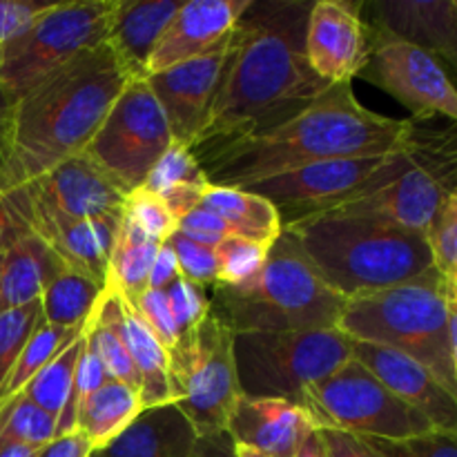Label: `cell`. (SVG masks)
I'll use <instances>...</instances> for the list:
<instances>
[{
    "mask_svg": "<svg viewBox=\"0 0 457 457\" xmlns=\"http://www.w3.org/2000/svg\"><path fill=\"white\" fill-rule=\"evenodd\" d=\"M83 342L85 333L80 335L67 351H62L52 364L45 366V369L21 391L27 400H31L36 406H40L45 413H49L56 420L58 415H61L62 406H65L67 397H70L71 384H74L76 364H79V355L80 351H83Z\"/></svg>",
    "mask_w": 457,
    "mask_h": 457,
    "instance_id": "33",
    "label": "cell"
},
{
    "mask_svg": "<svg viewBox=\"0 0 457 457\" xmlns=\"http://www.w3.org/2000/svg\"><path fill=\"white\" fill-rule=\"evenodd\" d=\"M311 428L308 413L293 402L241 395L228 418L226 433L235 445L263 455L295 457Z\"/></svg>",
    "mask_w": 457,
    "mask_h": 457,
    "instance_id": "22",
    "label": "cell"
},
{
    "mask_svg": "<svg viewBox=\"0 0 457 457\" xmlns=\"http://www.w3.org/2000/svg\"><path fill=\"white\" fill-rule=\"evenodd\" d=\"M172 141L159 101L147 80L138 76L125 85L83 154L116 187L129 195L145 183Z\"/></svg>",
    "mask_w": 457,
    "mask_h": 457,
    "instance_id": "12",
    "label": "cell"
},
{
    "mask_svg": "<svg viewBox=\"0 0 457 457\" xmlns=\"http://www.w3.org/2000/svg\"><path fill=\"white\" fill-rule=\"evenodd\" d=\"M116 0L52 3L0 49V83L16 98L83 52L105 43Z\"/></svg>",
    "mask_w": 457,
    "mask_h": 457,
    "instance_id": "9",
    "label": "cell"
},
{
    "mask_svg": "<svg viewBox=\"0 0 457 457\" xmlns=\"http://www.w3.org/2000/svg\"><path fill=\"white\" fill-rule=\"evenodd\" d=\"M132 79L105 40L27 92L16 103L12 152L0 174V195L80 154Z\"/></svg>",
    "mask_w": 457,
    "mask_h": 457,
    "instance_id": "3",
    "label": "cell"
},
{
    "mask_svg": "<svg viewBox=\"0 0 457 457\" xmlns=\"http://www.w3.org/2000/svg\"><path fill=\"white\" fill-rule=\"evenodd\" d=\"M228 36L221 45L192 61L145 76L152 94L168 119L172 138L192 147L204 129L226 61Z\"/></svg>",
    "mask_w": 457,
    "mask_h": 457,
    "instance_id": "17",
    "label": "cell"
},
{
    "mask_svg": "<svg viewBox=\"0 0 457 457\" xmlns=\"http://www.w3.org/2000/svg\"><path fill=\"white\" fill-rule=\"evenodd\" d=\"M201 208L219 214L235 235L272 245L284 230V221L275 205L245 187L210 186L204 192Z\"/></svg>",
    "mask_w": 457,
    "mask_h": 457,
    "instance_id": "27",
    "label": "cell"
},
{
    "mask_svg": "<svg viewBox=\"0 0 457 457\" xmlns=\"http://www.w3.org/2000/svg\"><path fill=\"white\" fill-rule=\"evenodd\" d=\"M235 453H237V457H270V455H263V453H259V451L248 449V446H241V445H235Z\"/></svg>",
    "mask_w": 457,
    "mask_h": 457,
    "instance_id": "56",
    "label": "cell"
},
{
    "mask_svg": "<svg viewBox=\"0 0 457 457\" xmlns=\"http://www.w3.org/2000/svg\"><path fill=\"white\" fill-rule=\"evenodd\" d=\"M170 357V391L196 436H214L228 427L241 397L235 366V333L212 311L195 337L179 342Z\"/></svg>",
    "mask_w": 457,
    "mask_h": 457,
    "instance_id": "10",
    "label": "cell"
},
{
    "mask_svg": "<svg viewBox=\"0 0 457 457\" xmlns=\"http://www.w3.org/2000/svg\"><path fill=\"white\" fill-rule=\"evenodd\" d=\"M38 451L25 445H0V457H36Z\"/></svg>",
    "mask_w": 457,
    "mask_h": 457,
    "instance_id": "55",
    "label": "cell"
},
{
    "mask_svg": "<svg viewBox=\"0 0 457 457\" xmlns=\"http://www.w3.org/2000/svg\"><path fill=\"white\" fill-rule=\"evenodd\" d=\"M306 0H253L228 40L221 79L192 150L223 145L288 123L330 83L306 56Z\"/></svg>",
    "mask_w": 457,
    "mask_h": 457,
    "instance_id": "1",
    "label": "cell"
},
{
    "mask_svg": "<svg viewBox=\"0 0 457 457\" xmlns=\"http://www.w3.org/2000/svg\"><path fill=\"white\" fill-rule=\"evenodd\" d=\"M13 114H16V98L0 83V174L9 161V152H12Z\"/></svg>",
    "mask_w": 457,
    "mask_h": 457,
    "instance_id": "51",
    "label": "cell"
},
{
    "mask_svg": "<svg viewBox=\"0 0 457 457\" xmlns=\"http://www.w3.org/2000/svg\"><path fill=\"white\" fill-rule=\"evenodd\" d=\"M174 186H210L208 174L201 168L192 147L181 145L177 141H172L165 154L156 161V165L147 174L145 183L141 187L147 192H154V195H163L165 190Z\"/></svg>",
    "mask_w": 457,
    "mask_h": 457,
    "instance_id": "35",
    "label": "cell"
},
{
    "mask_svg": "<svg viewBox=\"0 0 457 457\" xmlns=\"http://www.w3.org/2000/svg\"><path fill=\"white\" fill-rule=\"evenodd\" d=\"M270 245L262 241L230 235L219 241L217 254V284L239 286L254 279L266 263Z\"/></svg>",
    "mask_w": 457,
    "mask_h": 457,
    "instance_id": "34",
    "label": "cell"
},
{
    "mask_svg": "<svg viewBox=\"0 0 457 457\" xmlns=\"http://www.w3.org/2000/svg\"><path fill=\"white\" fill-rule=\"evenodd\" d=\"M433 253V263L445 281H457V192L437 210L427 232Z\"/></svg>",
    "mask_w": 457,
    "mask_h": 457,
    "instance_id": "40",
    "label": "cell"
},
{
    "mask_svg": "<svg viewBox=\"0 0 457 457\" xmlns=\"http://www.w3.org/2000/svg\"><path fill=\"white\" fill-rule=\"evenodd\" d=\"M384 457H457V431H433L409 440H373L366 437Z\"/></svg>",
    "mask_w": 457,
    "mask_h": 457,
    "instance_id": "41",
    "label": "cell"
},
{
    "mask_svg": "<svg viewBox=\"0 0 457 457\" xmlns=\"http://www.w3.org/2000/svg\"><path fill=\"white\" fill-rule=\"evenodd\" d=\"M370 27V49L360 79L378 85L413 112V120L446 116L457 123V87L436 56Z\"/></svg>",
    "mask_w": 457,
    "mask_h": 457,
    "instance_id": "14",
    "label": "cell"
},
{
    "mask_svg": "<svg viewBox=\"0 0 457 457\" xmlns=\"http://www.w3.org/2000/svg\"><path fill=\"white\" fill-rule=\"evenodd\" d=\"M402 152L404 150L386 156L321 161L254 183L245 190L270 201L279 210L286 226L333 210L386 186L400 172Z\"/></svg>",
    "mask_w": 457,
    "mask_h": 457,
    "instance_id": "13",
    "label": "cell"
},
{
    "mask_svg": "<svg viewBox=\"0 0 457 457\" xmlns=\"http://www.w3.org/2000/svg\"><path fill=\"white\" fill-rule=\"evenodd\" d=\"M328 457H384L366 437L337 428H317Z\"/></svg>",
    "mask_w": 457,
    "mask_h": 457,
    "instance_id": "46",
    "label": "cell"
},
{
    "mask_svg": "<svg viewBox=\"0 0 457 457\" xmlns=\"http://www.w3.org/2000/svg\"><path fill=\"white\" fill-rule=\"evenodd\" d=\"M85 335H87L89 344L94 346L96 355L101 357L103 366L107 369L110 378L116 379V382L128 384L134 391H141V379H138L137 370H134V364L129 360V353L125 348L123 339L114 333L112 326L98 320L96 311L92 312L87 326H85Z\"/></svg>",
    "mask_w": 457,
    "mask_h": 457,
    "instance_id": "37",
    "label": "cell"
},
{
    "mask_svg": "<svg viewBox=\"0 0 457 457\" xmlns=\"http://www.w3.org/2000/svg\"><path fill=\"white\" fill-rule=\"evenodd\" d=\"M446 303H449L451 353H453V369L457 378V281H446Z\"/></svg>",
    "mask_w": 457,
    "mask_h": 457,
    "instance_id": "53",
    "label": "cell"
},
{
    "mask_svg": "<svg viewBox=\"0 0 457 457\" xmlns=\"http://www.w3.org/2000/svg\"><path fill=\"white\" fill-rule=\"evenodd\" d=\"M163 244L150 239L141 228L134 226L128 217L120 219L114 237L110 268H107V293H119L129 302H137L147 290L152 263Z\"/></svg>",
    "mask_w": 457,
    "mask_h": 457,
    "instance_id": "29",
    "label": "cell"
},
{
    "mask_svg": "<svg viewBox=\"0 0 457 457\" xmlns=\"http://www.w3.org/2000/svg\"><path fill=\"white\" fill-rule=\"evenodd\" d=\"M453 192H457V123L445 129L415 125L395 179L326 212L379 219L427 235L437 210Z\"/></svg>",
    "mask_w": 457,
    "mask_h": 457,
    "instance_id": "8",
    "label": "cell"
},
{
    "mask_svg": "<svg viewBox=\"0 0 457 457\" xmlns=\"http://www.w3.org/2000/svg\"><path fill=\"white\" fill-rule=\"evenodd\" d=\"M179 232L187 237V239L196 241V244L208 245V248H217L219 241L235 235V230L219 214L210 212V210L201 208V205L192 210V212H187L179 221Z\"/></svg>",
    "mask_w": 457,
    "mask_h": 457,
    "instance_id": "44",
    "label": "cell"
},
{
    "mask_svg": "<svg viewBox=\"0 0 457 457\" xmlns=\"http://www.w3.org/2000/svg\"><path fill=\"white\" fill-rule=\"evenodd\" d=\"M89 457H103L101 453H98V451H94V453L92 455H89Z\"/></svg>",
    "mask_w": 457,
    "mask_h": 457,
    "instance_id": "57",
    "label": "cell"
},
{
    "mask_svg": "<svg viewBox=\"0 0 457 457\" xmlns=\"http://www.w3.org/2000/svg\"><path fill=\"white\" fill-rule=\"evenodd\" d=\"M353 360V339L339 328L235 333L237 382L244 397L303 406L306 391Z\"/></svg>",
    "mask_w": 457,
    "mask_h": 457,
    "instance_id": "7",
    "label": "cell"
},
{
    "mask_svg": "<svg viewBox=\"0 0 457 457\" xmlns=\"http://www.w3.org/2000/svg\"><path fill=\"white\" fill-rule=\"evenodd\" d=\"M165 297H168L170 311H172L179 342L195 337L199 326L204 324L210 312V297L205 295L204 286L192 284L186 277H179L174 284L168 286Z\"/></svg>",
    "mask_w": 457,
    "mask_h": 457,
    "instance_id": "39",
    "label": "cell"
},
{
    "mask_svg": "<svg viewBox=\"0 0 457 457\" xmlns=\"http://www.w3.org/2000/svg\"><path fill=\"white\" fill-rule=\"evenodd\" d=\"M96 317L114 328V333L123 339L129 353L134 370L141 379V404L143 409L170 404L172 391H170V357L168 351L161 346L159 339L152 335L143 317L134 308L128 297L119 293L103 290V297L96 306Z\"/></svg>",
    "mask_w": 457,
    "mask_h": 457,
    "instance_id": "21",
    "label": "cell"
},
{
    "mask_svg": "<svg viewBox=\"0 0 457 457\" xmlns=\"http://www.w3.org/2000/svg\"><path fill=\"white\" fill-rule=\"evenodd\" d=\"M56 437V418L18 393L0 406V445H25L43 449Z\"/></svg>",
    "mask_w": 457,
    "mask_h": 457,
    "instance_id": "32",
    "label": "cell"
},
{
    "mask_svg": "<svg viewBox=\"0 0 457 457\" xmlns=\"http://www.w3.org/2000/svg\"><path fill=\"white\" fill-rule=\"evenodd\" d=\"M85 326L62 328V326H54L43 321V324L36 328V333L31 335L27 346L22 348L21 357H18V361L13 364L12 373L7 375V379H4L3 386H0V406H4L9 400H13V397H16L18 393H21L22 388L45 369V366L52 364L62 351H67V348L85 333Z\"/></svg>",
    "mask_w": 457,
    "mask_h": 457,
    "instance_id": "31",
    "label": "cell"
},
{
    "mask_svg": "<svg viewBox=\"0 0 457 457\" xmlns=\"http://www.w3.org/2000/svg\"><path fill=\"white\" fill-rule=\"evenodd\" d=\"M196 431L174 402L143 409L138 418L98 453L103 457H190Z\"/></svg>",
    "mask_w": 457,
    "mask_h": 457,
    "instance_id": "24",
    "label": "cell"
},
{
    "mask_svg": "<svg viewBox=\"0 0 457 457\" xmlns=\"http://www.w3.org/2000/svg\"><path fill=\"white\" fill-rule=\"evenodd\" d=\"M302 409L315 428H337L373 440L400 442L436 428L355 360L312 384Z\"/></svg>",
    "mask_w": 457,
    "mask_h": 457,
    "instance_id": "11",
    "label": "cell"
},
{
    "mask_svg": "<svg viewBox=\"0 0 457 457\" xmlns=\"http://www.w3.org/2000/svg\"><path fill=\"white\" fill-rule=\"evenodd\" d=\"M94 446L80 431H71L67 436L54 437L47 446L38 451L36 457H89Z\"/></svg>",
    "mask_w": 457,
    "mask_h": 457,
    "instance_id": "49",
    "label": "cell"
},
{
    "mask_svg": "<svg viewBox=\"0 0 457 457\" xmlns=\"http://www.w3.org/2000/svg\"><path fill=\"white\" fill-rule=\"evenodd\" d=\"M253 0H183L145 62V76L199 58L221 45Z\"/></svg>",
    "mask_w": 457,
    "mask_h": 457,
    "instance_id": "19",
    "label": "cell"
},
{
    "mask_svg": "<svg viewBox=\"0 0 457 457\" xmlns=\"http://www.w3.org/2000/svg\"><path fill=\"white\" fill-rule=\"evenodd\" d=\"M9 199L13 201L27 228L38 235L70 270L85 275L105 288L119 223L70 217L36 201L22 187L9 192Z\"/></svg>",
    "mask_w": 457,
    "mask_h": 457,
    "instance_id": "15",
    "label": "cell"
},
{
    "mask_svg": "<svg viewBox=\"0 0 457 457\" xmlns=\"http://www.w3.org/2000/svg\"><path fill=\"white\" fill-rule=\"evenodd\" d=\"M208 187L174 186L159 196L165 201V205H168L170 212L174 214V219H177V221H181L187 212H192L195 208H199L201 199H204V192L208 190Z\"/></svg>",
    "mask_w": 457,
    "mask_h": 457,
    "instance_id": "50",
    "label": "cell"
},
{
    "mask_svg": "<svg viewBox=\"0 0 457 457\" xmlns=\"http://www.w3.org/2000/svg\"><path fill=\"white\" fill-rule=\"evenodd\" d=\"M295 457H328L326 455V446H324V442H321L320 431H317L315 427H312L311 431L303 436L302 445H299Z\"/></svg>",
    "mask_w": 457,
    "mask_h": 457,
    "instance_id": "54",
    "label": "cell"
},
{
    "mask_svg": "<svg viewBox=\"0 0 457 457\" xmlns=\"http://www.w3.org/2000/svg\"><path fill=\"white\" fill-rule=\"evenodd\" d=\"M317 275L346 302L427 275L433 253L424 232L351 214H312L286 223Z\"/></svg>",
    "mask_w": 457,
    "mask_h": 457,
    "instance_id": "4",
    "label": "cell"
},
{
    "mask_svg": "<svg viewBox=\"0 0 457 457\" xmlns=\"http://www.w3.org/2000/svg\"><path fill=\"white\" fill-rule=\"evenodd\" d=\"M183 0H116L107 43L114 47L134 79L145 74V62Z\"/></svg>",
    "mask_w": 457,
    "mask_h": 457,
    "instance_id": "25",
    "label": "cell"
},
{
    "mask_svg": "<svg viewBox=\"0 0 457 457\" xmlns=\"http://www.w3.org/2000/svg\"><path fill=\"white\" fill-rule=\"evenodd\" d=\"M123 217H128L134 226L141 228L150 239L159 241V244H165L179 230V221L170 212L165 201L143 187L125 196Z\"/></svg>",
    "mask_w": 457,
    "mask_h": 457,
    "instance_id": "38",
    "label": "cell"
},
{
    "mask_svg": "<svg viewBox=\"0 0 457 457\" xmlns=\"http://www.w3.org/2000/svg\"><path fill=\"white\" fill-rule=\"evenodd\" d=\"M141 411L143 404L138 391L128 384L110 379L80 404L76 413V431L92 442L94 451H101L112 440H116L138 418Z\"/></svg>",
    "mask_w": 457,
    "mask_h": 457,
    "instance_id": "28",
    "label": "cell"
},
{
    "mask_svg": "<svg viewBox=\"0 0 457 457\" xmlns=\"http://www.w3.org/2000/svg\"><path fill=\"white\" fill-rule=\"evenodd\" d=\"M360 0H317L306 22V56L320 79L351 85L366 65L370 27Z\"/></svg>",
    "mask_w": 457,
    "mask_h": 457,
    "instance_id": "16",
    "label": "cell"
},
{
    "mask_svg": "<svg viewBox=\"0 0 457 457\" xmlns=\"http://www.w3.org/2000/svg\"><path fill=\"white\" fill-rule=\"evenodd\" d=\"M22 190L62 214L107 223H120L128 196L83 152L22 186Z\"/></svg>",
    "mask_w": 457,
    "mask_h": 457,
    "instance_id": "18",
    "label": "cell"
},
{
    "mask_svg": "<svg viewBox=\"0 0 457 457\" xmlns=\"http://www.w3.org/2000/svg\"><path fill=\"white\" fill-rule=\"evenodd\" d=\"M52 7V3L36 0H0V49L16 38L36 16Z\"/></svg>",
    "mask_w": 457,
    "mask_h": 457,
    "instance_id": "45",
    "label": "cell"
},
{
    "mask_svg": "<svg viewBox=\"0 0 457 457\" xmlns=\"http://www.w3.org/2000/svg\"><path fill=\"white\" fill-rule=\"evenodd\" d=\"M353 360L369 369L393 395L422 413L437 431H457V397L413 357L378 344L353 342Z\"/></svg>",
    "mask_w": 457,
    "mask_h": 457,
    "instance_id": "20",
    "label": "cell"
},
{
    "mask_svg": "<svg viewBox=\"0 0 457 457\" xmlns=\"http://www.w3.org/2000/svg\"><path fill=\"white\" fill-rule=\"evenodd\" d=\"M415 120L366 110L351 85H330L308 110L268 132L192 150L210 186L250 187L303 165L333 159L386 156L404 150Z\"/></svg>",
    "mask_w": 457,
    "mask_h": 457,
    "instance_id": "2",
    "label": "cell"
},
{
    "mask_svg": "<svg viewBox=\"0 0 457 457\" xmlns=\"http://www.w3.org/2000/svg\"><path fill=\"white\" fill-rule=\"evenodd\" d=\"M103 290L105 288L101 284L67 268L45 288L43 297H40L43 320L47 324L62 326V328L85 326L92 312L96 311Z\"/></svg>",
    "mask_w": 457,
    "mask_h": 457,
    "instance_id": "30",
    "label": "cell"
},
{
    "mask_svg": "<svg viewBox=\"0 0 457 457\" xmlns=\"http://www.w3.org/2000/svg\"><path fill=\"white\" fill-rule=\"evenodd\" d=\"M67 266L34 232L22 235L0 263V312L27 306L43 297L45 288Z\"/></svg>",
    "mask_w": 457,
    "mask_h": 457,
    "instance_id": "26",
    "label": "cell"
},
{
    "mask_svg": "<svg viewBox=\"0 0 457 457\" xmlns=\"http://www.w3.org/2000/svg\"><path fill=\"white\" fill-rule=\"evenodd\" d=\"M337 328L353 342L378 344L413 357L457 397L446 281L437 268L411 284L346 302Z\"/></svg>",
    "mask_w": 457,
    "mask_h": 457,
    "instance_id": "6",
    "label": "cell"
},
{
    "mask_svg": "<svg viewBox=\"0 0 457 457\" xmlns=\"http://www.w3.org/2000/svg\"><path fill=\"white\" fill-rule=\"evenodd\" d=\"M0 263H3V254H0Z\"/></svg>",
    "mask_w": 457,
    "mask_h": 457,
    "instance_id": "59",
    "label": "cell"
},
{
    "mask_svg": "<svg viewBox=\"0 0 457 457\" xmlns=\"http://www.w3.org/2000/svg\"><path fill=\"white\" fill-rule=\"evenodd\" d=\"M346 299L324 284L288 232L270 245L254 279L239 286L214 284L210 311L232 333L337 328Z\"/></svg>",
    "mask_w": 457,
    "mask_h": 457,
    "instance_id": "5",
    "label": "cell"
},
{
    "mask_svg": "<svg viewBox=\"0 0 457 457\" xmlns=\"http://www.w3.org/2000/svg\"><path fill=\"white\" fill-rule=\"evenodd\" d=\"M27 232H29V228L22 221L13 201L9 199V195H0V254L7 253Z\"/></svg>",
    "mask_w": 457,
    "mask_h": 457,
    "instance_id": "47",
    "label": "cell"
},
{
    "mask_svg": "<svg viewBox=\"0 0 457 457\" xmlns=\"http://www.w3.org/2000/svg\"><path fill=\"white\" fill-rule=\"evenodd\" d=\"M134 308L138 311V315L143 317V321L147 324V328L152 330L156 339L161 342V346L165 351H172L179 342L177 326H174L172 311H170L168 297H165L163 290H152L147 288L137 302H132Z\"/></svg>",
    "mask_w": 457,
    "mask_h": 457,
    "instance_id": "43",
    "label": "cell"
},
{
    "mask_svg": "<svg viewBox=\"0 0 457 457\" xmlns=\"http://www.w3.org/2000/svg\"><path fill=\"white\" fill-rule=\"evenodd\" d=\"M43 306L31 302L27 306L13 308V311L0 312V386L12 373L13 364L21 357L22 348L31 339L40 324H43Z\"/></svg>",
    "mask_w": 457,
    "mask_h": 457,
    "instance_id": "36",
    "label": "cell"
},
{
    "mask_svg": "<svg viewBox=\"0 0 457 457\" xmlns=\"http://www.w3.org/2000/svg\"><path fill=\"white\" fill-rule=\"evenodd\" d=\"M370 25L424 49L457 70V16L453 0H378Z\"/></svg>",
    "mask_w": 457,
    "mask_h": 457,
    "instance_id": "23",
    "label": "cell"
},
{
    "mask_svg": "<svg viewBox=\"0 0 457 457\" xmlns=\"http://www.w3.org/2000/svg\"><path fill=\"white\" fill-rule=\"evenodd\" d=\"M453 9H455V16H457V0H453Z\"/></svg>",
    "mask_w": 457,
    "mask_h": 457,
    "instance_id": "58",
    "label": "cell"
},
{
    "mask_svg": "<svg viewBox=\"0 0 457 457\" xmlns=\"http://www.w3.org/2000/svg\"><path fill=\"white\" fill-rule=\"evenodd\" d=\"M190 457H237L235 442L226 431L214 433V436H201Z\"/></svg>",
    "mask_w": 457,
    "mask_h": 457,
    "instance_id": "52",
    "label": "cell"
},
{
    "mask_svg": "<svg viewBox=\"0 0 457 457\" xmlns=\"http://www.w3.org/2000/svg\"><path fill=\"white\" fill-rule=\"evenodd\" d=\"M168 244L172 245L174 254H177L181 277H186L192 284L204 286V288L217 284V254H214V248L196 244V241L183 237L179 230L170 237Z\"/></svg>",
    "mask_w": 457,
    "mask_h": 457,
    "instance_id": "42",
    "label": "cell"
},
{
    "mask_svg": "<svg viewBox=\"0 0 457 457\" xmlns=\"http://www.w3.org/2000/svg\"><path fill=\"white\" fill-rule=\"evenodd\" d=\"M181 277V268H179L177 262V254H174L172 245L165 241L163 245L159 248L156 253L154 263H152V270H150V279H147V288L152 290H168L170 284Z\"/></svg>",
    "mask_w": 457,
    "mask_h": 457,
    "instance_id": "48",
    "label": "cell"
}]
</instances>
